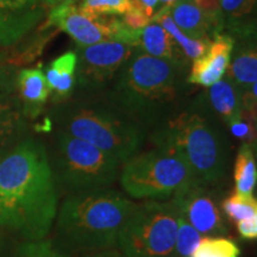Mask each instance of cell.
Masks as SVG:
<instances>
[{"instance_id":"cell-20","label":"cell","mask_w":257,"mask_h":257,"mask_svg":"<svg viewBox=\"0 0 257 257\" xmlns=\"http://www.w3.org/2000/svg\"><path fill=\"white\" fill-rule=\"evenodd\" d=\"M208 104L213 113L219 117L224 124L237 118L242 111L240 89L227 78H224L208 87Z\"/></svg>"},{"instance_id":"cell-25","label":"cell","mask_w":257,"mask_h":257,"mask_svg":"<svg viewBox=\"0 0 257 257\" xmlns=\"http://www.w3.org/2000/svg\"><path fill=\"white\" fill-rule=\"evenodd\" d=\"M240 250L233 240L223 237H204L189 257H239Z\"/></svg>"},{"instance_id":"cell-1","label":"cell","mask_w":257,"mask_h":257,"mask_svg":"<svg viewBox=\"0 0 257 257\" xmlns=\"http://www.w3.org/2000/svg\"><path fill=\"white\" fill-rule=\"evenodd\" d=\"M57 189L46 147L25 137L0 159V229L42 240L57 216Z\"/></svg>"},{"instance_id":"cell-23","label":"cell","mask_w":257,"mask_h":257,"mask_svg":"<svg viewBox=\"0 0 257 257\" xmlns=\"http://www.w3.org/2000/svg\"><path fill=\"white\" fill-rule=\"evenodd\" d=\"M234 191L240 194L252 195L257 185L256 156L252 148L242 144L237 153L233 166Z\"/></svg>"},{"instance_id":"cell-39","label":"cell","mask_w":257,"mask_h":257,"mask_svg":"<svg viewBox=\"0 0 257 257\" xmlns=\"http://www.w3.org/2000/svg\"><path fill=\"white\" fill-rule=\"evenodd\" d=\"M42 3H43L44 5L49 6V8H56V6H59L61 4H63V3L68 2V0H41Z\"/></svg>"},{"instance_id":"cell-32","label":"cell","mask_w":257,"mask_h":257,"mask_svg":"<svg viewBox=\"0 0 257 257\" xmlns=\"http://www.w3.org/2000/svg\"><path fill=\"white\" fill-rule=\"evenodd\" d=\"M240 100H242V108L248 112L250 117L257 124V82L240 88Z\"/></svg>"},{"instance_id":"cell-21","label":"cell","mask_w":257,"mask_h":257,"mask_svg":"<svg viewBox=\"0 0 257 257\" xmlns=\"http://www.w3.org/2000/svg\"><path fill=\"white\" fill-rule=\"evenodd\" d=\"M169 11L174 23L188 37L195 40H211L210 37H213V30L210 22L193 0H180Z\"/></svg>"},{"instance_id":"cell-8","label":"cell","mask_w":257,"mask_h":257,"mask_svg":"<svg viewBox=\"0 0 257 257\" xmlns=\"http://www.w3.org/2000/svg\"><path fill=\"white\" fill-rule=\"evenodd\" d=\"M180 210L173 198L137 204L118 238L123 257H176Z\"/></svg>"},{"instance_id":"cell-29","label":"cell","mask_w":257,"mask_h":257,"mask_svg":"<svg viewBox=\"0 0 257 257\" xmlns=\"http://www.w3.org/2000/svg\"><path fill=\"white\" fill-rule=\"evenodd\" d=\"M16 257H68L61 252L51 240H27L19 246Z\"/></svg>"},{"instance_id":"cell-16","label":"cell","mask_w":257,"mask_h":257,"mask_svg":"<svg viewBox=\"0 0 257 257\" xmlns=\"http://www.w3.org/2000/svg\"><path fill=\"white\" fill-rule=\"evenodd\" d=\"M44 14L40 4L19 10L0 9V48L12 47L27 37L43 19Z\"/></svg>"},{"instance_id":"cell-14","label":"cell","mask_w":257,"mask_h":257,"mask_svg":"<svg viewBox=\"0 0 257 257\" xmlns=\"http://www.w3.org/2000/svg\"><path fill=\"white\" fill-rule=\"evenodd\" d=\"M16 92L28 119H35L48 102L51 89L46 75L38 68H25L17 72Z\"/></svg>"},{"instance_id":"cell-30","label":"cell","mask_w":257,"mask_h":257,"mask_svg":"<svg viewBox=\"0 0 257 257\" xmlns=\"http://www.w3.org/2000/svg\"><path fill=\"white\" fill-rule=\"evenodd\" d=\"M131 2H133V9L121 16L120 19L125 27L130 30L142 31L144 28L152 23L153 19L146 14L140 0H131Z\"/></svg>"},{"instance_id":"cell-37","label":"cell","mask_w":257,"mask_h":257,"mask_svg":"<svg viewBox=\"0 0 257 257\" xmlns=\"http://www.w3.org/2000/svg\"><path fill=\"white\" fill-rule=\"evenodd\" d=\"M180 0H159V4L161 5L160 9H168L170 10L173 6H175Z\"/></svg>"},{"instance_id":"cell-31","label":"cell","mask_w":257,"mask_h":257,"mask_svg":"<svg viewBox=\"0 0 257 257\" xmlns=\"http://www.w3.org/2000/svg\"><path fill=\"white\" fill-rule=\"evenodd\" d=\"M193 2L207 18V21L210 22L212 30H213V37L223 34V31H221L220 0H193Z\"/></svg>"},{"instance_id":"cell-26","label":"cell","mask_w":257,"mask_h":257,"mask_svg":"<svg viewBox=\"0 0 257 257\" xmlns=\"http://www.w3.org/2000/svg\"><path fill=\"white\" fill-rule=\"evenodd\" d=\"M202 236L198 232L180 213L176 234L175 253L176 257H189L199 245Z\"/></svg>"},{"instance_id":"cell-28","label":"cell","mask_w":257,"mask_h":257,"mask_svg":"<svg viewBox=\"0 0 257 257\" xmlns=\"http://www.w3.org/2000/svg\"><path fill=\"white\" fill-rule=\"evenodd\" d=\"M226 125L231 135L239 140L242 144H248L251 148L257 146V124L243 108L238 117Z\"/></svg>"},{"instance_id":"cell-24","label":"cell","mask_w":257,"mask_h":257,"mask_svg":"<svg viewBox=\"0 0 257 257\" xmlns=\"http://www.w3.org/2000/svg\"><path fill=\"white\" fill-rule=\"evenodd\" d=\"M221 211L234 223L249 219L257 214V199L234 192L221 202Z\"/></svg>"},{"instance_id":"cell-35","label":"cell","mask_w":257,"mask_h":257,"mask_svg":"<svg viewBox=\"0 0 257 257\" xmlns=\"http://www.w3.org/2000/svg\"><path fill=\"white\" fill-rule=\"evenodd\" d=\"M81 257H123V255H121V252L119 251V250L111 248V249L101 250V251L88 252Z\"/></svg>"},{"instance_id":"cell-38","label":"cell","mask_w":257,"mask_h":257,"mask_svg":"<svg viewBox=\"0 0 257 257\" xmlns=\"http://www.w3.org/2000/svg\"><path fill=\"white\" fill-rule=\"evenodd\" d=\"M10 54L5 49H0V68L9 64Z\"/></svg>"},{"instance_id":"cell-9","label":"cell","mask_w":257,"mask_h":257,"mask_svg":"<svg viewBox=\"0 0 257 257\" xmlns=\"http://www.w3.org/2000/svg\"><path fill=\"white\" fill-rule=\"evenodd\" d=\"M57 28L66 32L76 47H87L105 41H118L128 46H140L141 31L125 27L117 16H98L80 8L79 0H68L50 10L43 29Z\"/></svg>"},{"instance_id":"cell-18","label":"cell","mask_w":257,"mask_h":257,"mask_svg":"<svg viewBox=\"0 0 257 257\" xmlns=\"http://www.w3.org/2000/svg\"><path fill=\"white\" fill-rule=\"evenodd\" d=\"M76 68L78 56L75 51H67L48 66L44 75L55 102L67 100L72 95L76 85Z\"/></svg>"},{"instance_id":"cell-41","label":"cell","mask_w":257,"mask_h":257,"mask_svg":"<svg viewBox=\"0 0 257 257\" xmlns=\"http://www.w3.org/2000/svg\"><path fill=\"white\" fill-rule=\"evenodd\" d=\"M252 150H253V153H255V156H256V159H257V146L255 148H252Z\"/></svg>"},{"instance_id":"cell-27","label":"cell","mask_w":257,"mask_h":257,"mask_svg":"<svg viewBox=\"0 0 257 257\" xmlns=\"http://www.w3.org/2000/svg\"><path fill=\"white\" fill-rule=\"evenodd\" d=\"M80 8L98 16H123L133 9L131 0H79Z\"/></svg>"},{"instance_id":"cell-7","label":"cell","mask_w":257,"mask_h":257,"mask_svg":"<svg viewBox=\"0 0 257 257\" xmlns=\"http://www.w3.org/2000/svg\"><path fill=\"white\" fill-rule=\"evenodd\" d=\"M121 166L117 157L93 144L57 133L51 169L55 182L70 194L107 188L119 178Z\"/></svg>"},{"instance_id":"cell-22","label":"cell","mask_w":257,"mask_h":257,"mask_svg":"<svg viewBox=\"0 0 257 257\" xmlns=\"http://www.w3.org/2000/svg\"><path fill=\"white\" fill-rule=\"evenodd\" d=\"M154 22H157L161 27L168 32L178 43L180 49L185 54L186 57L189 60H197L201 57L210 48L212 40L202 38V40H195V38L188 37L184 31L174 23L170 11L168 9H160L155 12L153 17Z\"/></svg>"},{"instance_id":"cell-5","label":"cell","mask_w":257,"mask_h":257,"mask_svg":"<svg viewBox=\"0 0 257 257\" xmlns=\"http://www.w3.org/2000/svg\"><path fill=\"white\" fill-rule=\"evenodd\" d=\"M154 143L178 153L198 184L210 187L223 181L229 157L227 142L219 127L199 112L185 111L170 117L155 134Z\"/></svg>"},{"instance_id":"cell-10","label":"cell","mask_w":257,"mask_h":257,"mask_svg":"<svg viewBox=\"0 0 257 257\" xmlns=\"http://www.w3.org/2000/svg\"><path fill=\"white\" fill-rule=\"evenodd\" d=\"M136 47L118 41H105L76 48V82L86 88H99L113 79Z\"/></svg>"},{"instance_id":"cell-11","label":"cell","mask_w":257,"mask_h":257,"mask_svg":"<svg viewBox=\"0 0 257 257\" xmlns=\"http://www.w3.org/2000/svg\"><path fill=\"white\" fill-rule=\"evenodd\" d=\"M180 213L201 236L216 237L227 232L221 208L206 186L194 184L173 197Z\"/></svg>"},{"instance_id":"cell-17","label":"cell","mask_w":257,"mask_h":257,"mask_svg":"<svg viewBox=\"0 0 257 257\" xmlns=\"http://www.w3.org/2000/svg\"><path fill=\"white\" fill-rule=\"evenodd\" d=\"M221 31L234 40L257 35V0H220Z\"/></svg>"},{"instance_id":"cell-34","label":"cell","mask_w":257,"mask_h":257,"mask_svg":"<svg viewBox=\"0 0 257 257\" xmlns=\"http://www.w3.org/2000/svg\"><path fill=\"white\" fill-rule=\"evenodd\" d=\"M38 5V0H0V9L19 10Z\"/></svg>"},{"instance_id":"cell-4","label":"cell","mask_w":257,"mask_h":257,"mask_svg":"<svg viewBox=\"0 0 257 257\" xmlns=\"http://www.w3.org/2000/svg\"><path fill=\"white\" fill-rule=\"evenodd\" d=\"M60 131L95 146L121 163L136 155L146 127L120 106L108 101L70 102L55 111Z\"/></svg>"},{"instance_id":"cell-2","label":"cell","mask_w":257,"mask_h":257,"mask_svg":"<svg viewBox=\"0 0 257 257\" xmlns=\"http://www.w3.org/2000/svg\"><path fill=\"white\" fill-rule=\"evenodd\" d=\"M136 202L110 188L70 194L57 210L56 230L64 245L95 252L114 248Z\"/></svg>"},{"instance_id":"cell-12","label":"cell","mask_w":257,"mask_h":257,"mask_svg":"<svg viewBox=\"0 0 257 257\" xmlns=\"http://www.w3.org/2000/svg\"><path fill=\"white\" fill-rule=\"evenodd\" d=\"M17 72L12 64L0 68V159L25 138L28 118L16 92Z\"/></svg>"},{"instance_id":"cell-15","label":"cell","mask_w":257,"mask_h":257,"mask_svg":"<svg viewBox=\"0 0 257 257\" xmlns=\"http://www.w3.org/2000/svg\"><path fill=\"white\" fill-rule=\"evenodd\" d=\"M225 75L239 89L257 82V35L234 40Z\"/></svg>"},{"instance_id":"cell-40","label":"cell","mask_w":257,"mask_h":257,"mask_svg":"<svg viewBox=\"0 0 257 257\" xmlns=\"http://www.w3.org/2000/svg\"><path fill=\"white\" fill-rule=\"evenodd\" d=\"M0 257H5V246L3 243L2 237H0Z\"/></svg>"},{"instance_id":"cell-33","label":"cell","mask_w":257,"mask_h":257,"mask_svg":"<svg viewBox=\"0 0 257 257\" xmlns=\"http://www.w3.org/2000/svg\"><path fill=\"white\" fill-rule=\"evenodd\" d=\"M236 224L237 231L243 239H257V214Z\"/></svg>"},{"instance_id":"cell-19","label":"cell","mask_w":257,"mask_h":257,"mask_svg":"<svg viewBox=\"0 0 257 257\" xmlns=\"http://www.w3.org/2000/svg\"><path fill=\"white\" fill-rule=\"evenodd\" d=\"M148 55L159 59L186 63L178 43L157 22H152L140 34V46Z\"/></svg>"},{"instance_id":"cell-36","label":"cell","mask_w":257,"mask_h":257,"mask_svg":"<svg viewBox=\"0 0 257 257\" xmlns=\"http://www.w3.org/2000/svg\"><path fill=\"white\" fill-rule=\"evenodd\" d=\"M141 5L146 11V14L153 19L154 15H155V10L159 5V0H140Z\"/></svg>"},{"instance_id":"cell-13","label":"cell","mask_w":257,"mask_h":257,"mask_svg":"<svg viewBox=\"0 0 257 257\" xmlns=\"http://www.w3.org/2000/svg\"><path fill=\"white\" fill-rule=\"evenodd\" d=\"M233 46L234 38L229 34L223 32L214 36L206 53L193 61L187 82L208 88L223 79L230 64Z\"/></svg>"},{"instance_id":"cell-3","label":"cell","mask_w":257,"mask_h":257,"mask_svg":"<svg viewBox=\"0 0 257 257\" xmlns=\"http://www.w3.org/2000/svg\"><path fill=\"white\" fill-rule=\"evenodd\" d=\"M185 70L186 63L150 56L136 47L120 67L110 98L147 127L175 104Z\"/></svg>"},{"instance_id":"cell-6","label":"cell","mask_w":257,"mask_h":257,"mask_svg":"<svg viewBox=\"0 0 257 257\" xmlns=\"http://www.w3.org/2000/svg\"><path fill=\"white\" fill-rule=\"evenodd\" d=\"M119 180L131 198L149 200L173 198L198 184L181 156L165 146L130 157L121 166Z\"/></svg>"}]
</instances>
